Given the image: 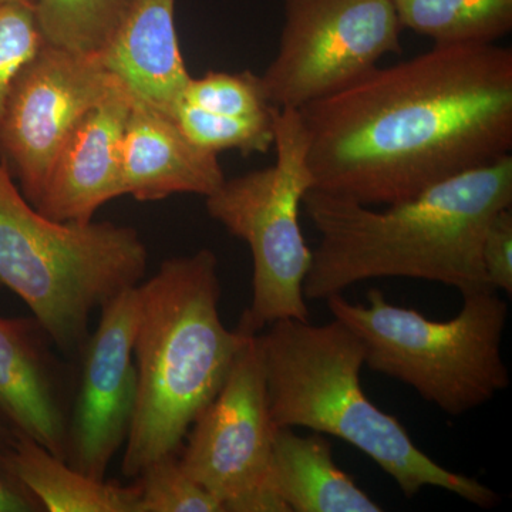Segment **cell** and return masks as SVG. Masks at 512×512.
<instances>
[{
  "label": "cell",
  "instance_id": "cell-1",
  "mask_svg": "<svg viewBox=\"0 0 512 512\" xmlns=\"http://www.w3.org/2000/svg\"><path fill=\"white\" fill-rule=\"evenodd\" d=\"M312 190L412 200L512 151V50L433 46L299 109Z\"/></svg>",
  "mask_w": 512,
  "mask_h": 512
},
{
  "label": "cell",
  "instance_id": "cell-2",
  "mask_svg": "<svg viewBox=\"0 0 512 512\" xmlns=\"http://www.w3.org/2000/svg\"><path fill=\"white\" fill-rule=\"evenodd\" d=\"M512 205V154L377 211L349 198L309 190L303 197L318 247L303 285L319 301L357 282L410 278L466 293L494 289L481 256L485 228Z\"/></svg>",
  "mask_w": 512,
  "mask_h": 512
},
{
  "label": "cell",
  "instance_id": "cell-3",
  "mask_svg": "<svg viewBox=\"0 0 512 512\" xmlns=\"http://www.w3.org/2000/svg\"><path fill=\"white\" fill-rule=\"evenodd\" d=\"M136 291L137 402L121 463L126 477L177 454L252 332L244 325L229 330L222 322L218 259L211 249L167 259Z\"/></svg>",
  "mask_w": 512,
  "mask_h": 512
},
{
  "label": "cell",
  "instance_id": "cell-4",
  "mask_svg": "<svg viewBox=\"0 0 512 512\" xmlns=\"http://www.w3.org/2000/svg\"><path fill=\"white\" fill-rule=\"evenodd\" d=\"M258 342L278 429L305 427L352 444L396 481L404 497L436 487L477 507L498 503L490 487L441 467L413 443L396 417L370 402L360 382L365 348L345 323L276 320Z\"/></svg>",
  "mask_w": 512,
  "mask_h": 512
},
{
  "label": "cell",
  "instance_id": "cell-5",
  "mask_svg": "<svg viewBox=\"0 0 512 512\" xmlns=\"http://www.w3.org/2000/svg\"><path fill=\"white\" fill-rule=\"evenodd\" d=\"M147 256L134 228L49 220L0 161V288L29 306L66 355L82 352L94 309L141 284Z\"/></svg>",
  "mask_w": 512,
  "mask_h": 512
},
{
  "label": "cell",
  "instance_id": "cell-6",
  "mask_svg": "<svg viewBox=\"0 0 512 512\" xmlns=\"http://www.w3.org/2000/svg\"><path fill=\"white\" fill-rule=\"evenodd\" d=\"M456 318L437 322L387 302L380 289L367 305L342 293L326 299L333 318L362 340L365 365L413 387L426 402L461 417L510 386L501 356L508 305L495 289L463 295Z\"/></svg>",
  "mask_w": 512,
  "mask_h": 512
},
{
  "label": "cell",
  "instance_id": "cell-7",
  "mask_svg": "<svg viewBox=\"0 0 512 512\" xmlns=\"http://www.w3.org/2000/svg\"><path fill=\"white\" fill-rule=\"evenodd\" d=\"M274 147V165L225 178L205 198L208 214L251 249L252 302L241 325L256 333L276 320H309L303 285L312 251L299 212L303 197L312 190V178L308 137L298 110H279Z\"/></svg>",
  "mask_w": 512,
  "mask_h": 512
},
{
  "label": "cell",
  "instance_id": "cell-8",
  "mask_svg": "<svg viewBox=\"0 0 512 512\" xmlns=\"http://www.w3.org/2000/svg\"><path fill=\"white\" fill-rule=\"evenodd\" d=\"M278 52L262 74L275 107L299 110L402 53L394 0H284Z\"/></svg>",
  "mask_w": 512,
  "mask_h": 512
},
{
  "label": "cell",
  "instance_id": "cell-9",
  "mask_svg": "<svg viewBox=\"0 0 512 512\" xmlns=\"http://www.w3.org/2000/svg\"><path fill=\"white\" fill-rule=\"evenodd\" d=\"M117 80L99 57L47 43L19 74L0 119V157L30 204L64 141Z\"/></svg>",
  "mask_w": 512,
  "mask_h": 512
},
{
  "label": "cell",
  "instance_id": "cell-10",
  "mask_svg": "<svg viewBox=\"0 0 512 512\" xmlns=\"http://www.w3.org/2000/svg\"><path fill=\"white\" fill-rule=\"evenodd\" d=\"M276 429L258 333L249 332L220 392L188 431L178 460L225 512H232L255 491L276 488L271 478Z\"/></svg>",
  "mask_w": 512,
  "mask_h": 512
},
{
  "label": "cell",
  "instance_id": "cell-11",
  "mask_svg": "<svg viewBox=\"0 0 512 512\" xmlns=\"http://www.w3.org/2000/svg\"><path fill=\"white\" fill-rule=\"evenodd\" d=\"M136 289L120 293L100 309L99 326L79 355L82 375L70 413L66 461L96 480L106 478L136 412Z\"/></svg>",
  "mask_w": 512,
  "mask_h": 512
},
{
  "label": "cell",
  "instance_id": "cell-12",
  "mask_svg": "<svg viewBox=\"0 0 512 512\" xmlns=\"http://www.w3.org/2000/svg\"><path fill=\"white\" fill-rule=\"evenodd\" d=\"M134 94L120 80L80 120L53 161L35 205L57 222H92L94 214L124 195L121 147Z\"/></svg>",
  "mask_w": 512,
  "mask_h": 512
},
{
  "label": "cell",
  "instance_id": "cell-13",
  "mask_svg": "<svg viewBox=\"0 0 512 512\" xmlns=\"http://www.w3.org/2000/svg\"><path fill=\"white\" fill-rule=\"evenodd\" d=\"M52 339L35 318L0 316V417L66 461L69 386Z\"/></svg>",
  "mask_w": 512,
  "mask_h": 512
},
{
  "label": "cell",
  "instance_id": "cell-14",
  "mask_svg": "<svg viewBox=\"0 0 512 512\" xmlns=\"http://www.w3.org/2000/svg\"><path fill=\"white\" fill-rule=\"evenodd\" d=\"M124 195L158 201L173 194L207 198L225 181L218 154L191 143L173 117L134 96L121 147Z\"/></svg>",
  "mask_w": 512,
  "mask_h": 512
},
{
  "label": "cell",
  "instance_id": "cell-15",
  "mask_svg": "<svg viewBox=\"0 0 512 512\" xmlns=\"http://www.w3.org/2000/svg\"><path fill=\"white\" fill-rule=\"evenodd\" d=\"M131 93L175 116L191 80L175 26V0H134L99 56Z\"/></svg>",
  "mask_w": 512,
  "mask_h": 512
},
{
  "label": "cell",
  "instance_id": "cell-16",
  "mask_svg": "<svg viewBox=\"0 0 512 512\" xmlns=\"http://www.w3.org/2000/svg\"><path fill=\"white\" fill-rule=\"evenodd\" d=\"M271 478L289 512H380L352 477L333 460L325 434L301 436L276 429Z\"/></svg>",
  "mask_w": 512,
  "mask_h": 512
},
{
  "label": "cell",
  "instance_id": "cell-17",
  "mask_svg": "<svg viewBox=\"0 0 512 512\" xmlns=\"http://www.w3.org/2000/svg\"><path fill=\"white\" fill-rule=\"evenodd\" d=\"M0 470L19 481L49 512H137L140 483L117 485L80 473L35 440L15 433Z\"/></svg>",
  "mask_w": 512,
  "mask_h": 512
},
{
  "label": "cell",
  "instance_id": "cell-18",
  "mask_svg": "<svg viewBox=\"0 0 512 512\" xmlns=\"http://www.w3.org/2000/svg\"><path fill=\"white\" fill-rule=\"evenodd\" d=\"M403 30L434 46L495 45L512 30V0H394Z\"/></svg>",
  "mask_w": 512,
  "mask_h": 512
},
{
  "label": "cell",
  "instance_id": "cell-19",
  "mask_svg": "<svg viewBox=\"0 0 512 512\" xmlns=\"http://www.w3.org/2000/svg\"><path fill=\"white\" fill-rule=\"evenodd\" d=\"M134 0H36L37 23L47 45L99 56Z\"/></svg>",
  "mask_w": 512,
  "mask_h": 512
},
{
  "label": "cell",
  "instance_id": "cell-20",
  "mask_svg": "<svg viewBox=\"0 0 512 512\" xmlns=\"http://www.w3.org/2000/svg\"><path fill=\"white\" fill-rule=\"evenodd\" d=\"M278 114L279 111L261 117L225 116L181 103L174 120L195 146L214 154L238 150L248 156L268 153L274 147Z\"/></svg>",
  "mask_w": 512,
  "mask_h": 512
},
{
  "label": "cell",
  "instance_id": "cell-21",
  "mask_svg": "<svg viewBox=\"0 0 512 512\" xmlns=\"http://www.w3.org/2000/svg\"><path fill=\"white\" fill-rule=\"evenodd\" d=\"M183 103L234 117L271 116L279 111L269 100L262 77L249 70L208 72L198 79L191 77L185 87Z\"/></svg>",
  "mask_w": 512,
  "mask_h": 512
},
{
  "label": "cell",
  "instance_id": "cell-22",
  "mask_svg": "<svg viewBox=\"0 0 512 512\" xmlns=\"http://www.w3.org/2000/svg\"><path fill=\"white\" fill-rule=\"evenodd\" d=\"M138 477L137 512H225L218 498L185 473L177 454L151 461Z\"/></svg>",
  "mask_w": 512,
  "mask_h": 512
},
{
  "label": "cell",
  "instance_id": "cell-23",
  "mask_svg": "<svg viewBox=\"0 0 512 512\" xmlns=\"http://www.w3.org/2000/svg\"><path fill=\"white\" fill-rule=\"evenodd\" d=\"M45 45L35 8L0 0V119L19 74Z\"/></svg>",
  "mask_w": 512,
  "mask_h": 512
},
{
  "label": "cell",
  "instance_id": "cell-24",
  "mask_svg": "<svg viewBox=\"0 0 512 512\" xmlns=\"http://www.w3.org/2000/svg\"><path fill=\"white\" fill-rule=\"evenodd\" d=\"M481 256L485 275L495 291L512 293V210L498 211L485 228Z\"/></svg>",
  "mask_w": 512,
  "mask_h": 512
},
{
  "label": "cell",
  "instance_id": "cell-25",
  "mask_svg": "<svg viewBox=\"0 0 512 512\" xmlns=\"http://www.w3.org/2000/svg\"><path fill=\"white\" fill-rule=\"evenodd\" d=\"M43 511L42 505L19 481L0 470V512Z\"/></svg>",
  "mask_w": 512,
  "mask_h": 512
},
{
  "label": "cell",
  "instance_id": "cell-26",
  "mask_svg": "<svg viewBox=\"0 0 512 512\" xmlns=\"http://www.w3.org/2000/svg\"><path fill=\"white\" fill-rule=\"evenodd\" d=\"M13 440H15V431L10 429L5 421L0 420V453L8 450L12 446Z\"/></svg>",
  "mask_w": 512,
  "mask_h": 512
},
{
  "label": "cell",
  "instance_id": "cell-27",
  "mask_svg": "<svg viewBox=\"0 0 512 512\" xmlns=\"http://www.w3.org/2000/svg\"><path fill=\"white\" fill-rule=\"evenodd\" d=\"M10 2L25 3V5L32 6V8H35L36 5V0H10Z\"/></svg>",
  "mask_w": 512,
  "mask_h": 512
}]
</instances>
